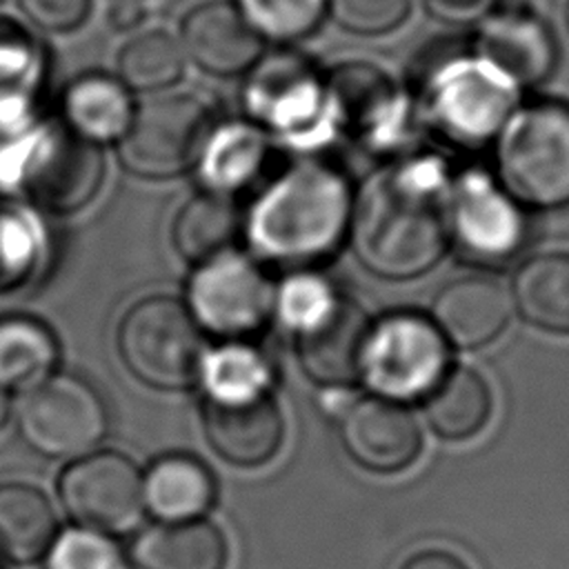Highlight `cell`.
I'll use <instances>...</instances> for the list:
<instances>
[{"mask_svg": "<svg viewBox=\"0 0 569 569\" xmlns=\"http://www.w3.org/2000/svg\"><path fill=\"white\" fill-rule=\"evenodd\" d=\"M567 27H569V7H567Z\"/></svg>", "mask_w": 569, "mask_h": 569, "instance_id": "obj_42", "label": "cell"}, {"mask_svg": "<svg viewBox=\"0 0 569 569\" xmlns=\"http://www.w3.org/2000/svg\"><path fill=\"white\" fill-rule=\"evenodd\" d=\"M216 496V476L189 453H164L142 473V505L158 522L204 518Z\"/></svg>", "mask_w": 569, "mask_h": 569, "instance_id": "obj_22", "label": "cell"}, {"mask_svg": "<svg viewBox=\"0 0 569 569\" xmlns=\"http://www.w3.org/2000/svg\"><path fill=\"white\" fill-rule=\"evenodd\" d=\"M491 409L493 398L487 380L469 367H447L422 402L427 425L445 440L478 436L489 422Z\"/></svg>", "mask_w": 569, "mask_h": 569, "instance_id": "obj_25", "label": "cell"}, {"mask_svg": "<svg viewBox=\"0 0 569 569\" xmlns=\"http://www.w3.org/2000/svg\"><path fill=\"white\" fill-rule=\"evenodd\" d=\"M493 144V176L518 204L531 209L569 204V102L558 98L520 102Z\"/></svg>", "mask_w": 569, "mask_h": 569, "instance_id": "obj_5", "label": "cell"}, {"mask_svg": "<svg viewBox=\"0 0 569 569\" xmlns=\"http://www.w3.org/2000/svg\"><path fill=\"white\" fill-rule=\"evenodd\" d=\"M9 413H11V400H9V391H4L0 387V429L4 427V422L9 420Z\"/></svg>", "mask_w": 569, "mask_h": 569, "instance_id": "obj_41", "label": "cell"}, {"mask_svg": "<svg viewBox=\"0 0 569 569\" xmlns=\"http://www.w3.org/2000/svg\"><path fill=\"white\" fill-rule=\"evenodd\" d=\"M124 367L156 389H184L198 380L202 331L178 298L158 293L133 302L118 325Z\"/></svg>", "mask_w": 569, "mask_h": 569, "instance_id": "obj_7", "label": "cell"}, {"mask_svg": "<svg viewBox=\"0 0 569 569\" xmlns=\"http://www.w3.org/2000/svg\"><path fill=\"white\" fill-rule=\"evenodd\" d=\"M269 136L247 118L211 124L196 169L204 191L231 196L251 187L271 156Z\"/></svg>", "mask_w": 569, "mask_h": 569, "instance_id": "obj_21", "label": "cell"}, {"mask_svg": "<svg viewBox=\"0 0 569 569\" xmlns=\"http://www.w3.org/2000/svg\"><path fill=\"white\" fill-rule=\"evenodd\" d=\"M44 569H127L118 542L89 527L58 531L44 553Z\"/></svg>", "mask_w": 569, "mask_h": 569, "instance_id": "obj_33", "label": "cell"}, {"mask_svg": "<svg viewBox=\"0 0 569 569\" xmlns=\"http://www.w3.org/2000/svg\"><path fill=\"white\" fill-rule=\"evenodd\" d=\"M242 107L271 142L300 156L340 140L327 73L289 47L264 51L244 73Z\"/></svg>", "mask_w": 569, "mask_h": 569, "instance_id": "obj_4", "label": "cell"}, {"mask_svg": "<svg viewBox=\"0 0 569 569\" xmlns=\"http://www.w3.org/2000/svg\"><path fill=\"white\" fill-rule=\"evenodd\" d=\"M133 111L129 89L107 73H84L62 96L64 124L96 144L118 142Z\"/></svg>", "mask_w": 569, "mask_h": 569, "instance_id": "obj_27", "label": "cell"}, {"mask_svg": "<svg viewBox=\"0 0 569 569\" xmlns=\"http://www.w3.org/2000/svg\"><path fill=\"white\" fill-rule=\"evenodd\" d=\"M204 436L229 465L256 469L282 447L284 418L269 391L238 400H204Z\"/></svg>", "mask_w": 569, "mask_h": 569, "instance_id": "obj_18", "label": "cell"}, {"mask_svg": "<svg viewBox=\"0 0 569 569\" xmlns=\"http://www.w3.org/2000/svg\"><path fill=\"white\" fill-rule=\"evenodd\" d=\"M413 96L425 129L460 149L491 144L522 102V89L473 49L429 62Z\"/></svg>", "mask_w": 569, "mask_h": 569, "instance_id": "obj_3", "label": "cell"}, {"mask_svg": "<svg viewBox=\"0 0 569 569\" xmlns=\"http://www.w3.org/2000/svg\"><path fill=\"white\" fill-rule=\"evenodd\" d=\"M242 229L244 216L231 196L200 191L178 209L171 224V242L180 258L202 264L233 251Z\"/></svg>", "mask_w": 569, "mask_h": 569, "instance_id": "obj_24", "label": "cell"}, {"mask_svg": "<svg viewBox=\"0 0 569 569\" xmlns=\"http://www.w3.org/2000/svg\"><path fill=\"white\" fill-rule=\"evenodd\" d=\"M60 345L49 325L33 316L0 318V387L27 391L56 373Z\"/></svg>", "mask_w": 569, "mask_h": 569, "instance_id": "obj_29", "label": "cell"}, {"mask_svg": "<svg viewBox=\"0 0 569 569\" xmlns=\"http://www.w3.org/2000/svg\"><path fill=\"white\" fill-rule=\"evenodd\" d=\"M22 440L47 458L76 460L98 449L109 429L102 396L80 376L53 373L16 405Z\"/></svg>", "mask_w": 569, "mask_h": 569, "instance_id": "obj_8", "label": "cell"}, {"mask_svg": "<svg viewBox=\"0 0 569 569\" xmlns=\"http://www.w3.org/2000/svg\"><path fill=\"white\" fill-rule=\"evenodd\" d=\"M22 16L47 33H69L91 13V0H16Z\"/></svg>", "mask_w": 569, "mask_h": 569, "instance_id": "obj_37", "label": "cell"}, {"mask_svg": "<svg viewBox=\"0 0 569 569\" xmlns=\"http://www.w3.org/2000/svg\"><path fill=\"white\" fill-rule=\"evenodd\" d=\"M411 11V0H327V16L356 36H385L398 29Z\"/></svg>", "mask_w": 569, "mask_h": 569, "instance_id": "obj_35", "label": "cell"}, {"mask_svg": "<svg viewBox=\"0 0 569 569\" xmlns=\"http://www.w3.org/2000/svg\"><path fill=\"white\" fill-rule=\"evenodd\" d=\"M449 244L480 267H500L527 240V218L500 180L482 167L453 171L447 207Z\"/></svg>", "mask_w": 569, "mask_h": 569, "instance_id": "obj_10", "label": "cell"}, {"mask_svg": "<svg viewBox=\"0 0 569 569\" xmlns=\"http://www.w3.org/2000/svg\"><path fill=\"white\" fill-rule=\"evenodd\" d=\"M340 138L376 158L418 151L425 122L413 91L367 60H347L327 71Z\"/></svg>", "mask_w": 569, "mask_h": 569, "instance_id": "obj_6", "label": "cell"}, {"mask_svg": "<svg viewBox=\"0 0 569 569\" xmlns=\"http://www.w3.org/2000/svg\"><path fill=\"white\" fill-rule=\"evenodd\" d=\"M58 536L56 511L42 489L27 482L0 485V558L29 565Z\"/></svg>", "mask_w": 569, "mask_h": 569, "instance_id": "obj_28", "label": "cell"}, {"mask_svg": "<svg viewBox=\"0 0 569 569\" xmlns=\"http://www.w3.org/2000/svg\"><path fill=\"white\" fill-rule=\"evenodd\" d=\"M64 511L80 525L109 536L131 531L142 513V471L113 449L69 460L58 480Z\"/></svg>", "mask_w": 569, "mask_h": 569, "instance_id": "obj_14", "label": "cell"}, {"mask_svg": "<svg viewBox=\"0 0 569 569\" xmlns=\"http://www.w3.org/2000/svg\"><path fill=\"white\" fill-rule=\"evenodd\" d=\"M138 569H224L229 545L207 518L144 527L129 551Z\"/></svg>", "mask_w": 569, "mask_h": 569, "instance_id": "obj_23", "label": "cell"}, {"mask_svg": "<svg viewBox=\"0 0 569 569\" xmlns=\"http://www.w3.org/2000/svg\"><path fill=\"white\" fill-rule=\"evenodd\" d=\"M336 293L338 291L311 269L293 271L276 291V307L289 327L300 329L318 316Z\"/></svg>", "mask_w": 569, "mask_h": 569, "instance_id": "obj_36", "label": "cell"}, {"mask_svg": "<svg viewBox=\"0 0 569 569\" xmlns=\"http://www.w3.org/2000/svg\"><path fill=\"white\" fill-rule=\"evenodd\" d=\"M513 305L527 325L569 336V251L525 260L513 276Z\"/></svg>", "mask_w": 569, "mask_h": 569, "instance_id": "obj_26", "label": "cell"}, {"mask_svg": "<svg viewBox=\"0 0 569 569\" xmlns=\"http://www.w3.org/2000/svg\"><path fill=\"white\" fill-rule=\"evenodd\" d=\"M104 153L100 144L67 124L40 131L18 164L16 187L38 209L69 216L84 209L102 189Z\"/></svg>", "mask_w": 569, "mask_h": 569, "instance_id": "obj_12", "label": "cell"}, {"mask_svg": "<svg viewBox=\"0 0 569 569\" xmlns=\"http://www.w3.org/2000/svg\"><path fill=\"white\" fill-rule=\"evenodd\" d=\"M453 169L436 151L385 160L353 191L349 240L356 260L385 280L427 273L449 247Z\"/></svg>", "mask_w": 569, "mask_h": 569, "instance_id": "obj_1", "label": "cell"}, {"mask_svg": "<svg viewBox=\"0 0 569 569\" xmlns=\"http://www.w3.org/2000/svg\"><path fill=\"white\" fill-rule=\"evenodd\" d=\"M429 16L447 24H471L480 22L498 0H422Z\"/></svg>", "mask_w": 569, "mask_h": 569, "instance_id": "obj_38", "label": "cell"}, {"mask_svg": "<svg viewBox=\"0 0 569 569\" xmlns=\"http://www.w3.org/2000/svg\"><path fill=\"white\" fill-rule=\"evenodd\" d=\"M373 322L345 293L296 329V353L305 376L320 387H347L360 378L362 358Z\"/></svg>", "mask_w": 569, "mask_h": 569, "instance_id": "obj_17", "label": "cell"}, {"mask_svg": "<svg viewBox=\"0 0 569 569\" xmlns=\"http://www.w3.org/2000/svg\"><path fill=\"white\" fill-rule=\"evenodd\" d=\"M178 42L184 58L218 78L244 76L264 53L262 38L227 0H207L189 9L182 18Z\"/></svg>", "mask_w": 569, "mask_h": 569, "instance_id": "obj_19", "label": "cell"}, {"mask_svg": "<svg viewBox=\"0 0 569 569\" xmlns=\"http://www.w3.org/2000/svg\"><path fill=\"white\" fill-rule=\"evenodd\" d=\"M144 7L140 4V0H116L109 7L107 20L116 31H133L144 22Z\"/></svg>", "mask_w": 569, "mask_h": 569, "instance_id": "obj_40", "label": "cell"}, {"mask_svg": "<svg viewBox=\"0 0 569 569\" xmlns=\"http://www.w3.org/2000/svg\"><path fill=\"white\" fill-rule=\"evenodd\" d=\"M447 360V342L429 318L391 313L371 327L360 378L376 396L402 402L427 396Z\"/></svg>", "mask_w": 569, "mask_h": 569, "instance_id": "obj_13", "label": "cell"}, {"mask_svg": "<svg viewBox=\"0 0 569 569\" xmlns=\"http://www.w3.org/2000/svg\"><path fill=\"white\" fill-rule=\"evenodd\" d=\"M0 2H2V0H0Z\"/></svg>", "mask_w": 569, "mask_h": 569, "instance_id": "obj_43", "label": "cell"}, {"mask_svg": "<svg viewBox=\"0 0 569 569\" xmlns=\"http://www.w3.org/2000/svg\"><path fill=\"white\" fill-rule=\"evenodd\" d=\"M204 400H238L264 393L271 380L267 360L247 342H227L202 358Z\"/></svg>", "mask_w": 569, "mask_h": 569, "instance_id": "obj_31", "label": "cell"}, {"mask_svg": "<svg viewBox=\"0 0 569 569\" xmlns=\"http://www.w3.org/2000/svg\"><path fill=\"white\" fill-rule=\"evenodd\" d=\"M400 569H469L462 558L447 549H422L409 556Z\"/></svg>", "mask_w": 569, "mask_h": 569, "instance_id": "obj_39", "label": "cell"}, {"mask_svg": "<svg viewBox=\"0 0 569 569\" xmlns=\"http://www.w3.org/2000/svg\"><path fill=\"white\" fill-rule=\"evenodd\" d=\"M0 569H2V567H0Z\"/></svg>", "mask_w": 569, "mask_h": 569, "instance_id": "obj_44", "label": "cell"}, {"mask_svg": "<svg viewBox=\"0 0 569 569\" xmlns=\"http://www.w3.org/2000/svg\"><path fill=\"white\" fill-rule=\"evenodd\" d=\"M353 191L340 167L302 156L260 189L242 233L258 258L291 271L311 269L349 233Z\"/></svg>", "mask_w": 569, "mask_h": 569, "instance_id": "obj_2", "label": "cell"}, {"mask_svg": "<svg viewBox=\"0 0 569 569\" xmlns=\"http://www.w3.org/2000/svg\"><path fill=\"white\" fill-rule=\"evenodd\" d=\"M211 129L209 109L189 93H164L142 102L116 142L120 164L144 180H169L196 167Z\"/></svg>", "mask_w": 569, "mask_h": 569, "instance_id": "obj_9", "label": "cell"}, {"mask_svg": "<svg viewBox=\"0 0 569 569\" xmlns=\"http://www.w3.org/2000/svg\"><path fill=\"white\" fill-rule=\"evenodd\" d=\"M262 42L291 44L307 38L327 16V0H233Z\"/></svg>", "mask_w": 569, "mask_h": 569, "instance_id": "obj_32", "label": "cell"}, {"mask_svg": "<svg viewBox=\"0 0 569 569\" xmlns=\"http://www.w3.org/2000/svg\"><path fill=\"white\" fill-rule=\"evenodd\" d=\"M184 71V51L169 31L149 29L129 38L118 53V80L138 93L173 87Z\"/></svg>", "mask_w": 569, "mask_h": 569, "instance_id": "obj_30", "label": "cell"}, {"mask_svg": "<svg viewBox=\"0 0 569 569\" xmlns=\"http://www.w3.org/2000/svg\"><path fill=\"white\" fill-rule=\"evenodd\" d=\"M276 307V289L262 267L227 251L198 264L187 287V309L200 329L229 342L256 336Z\"/></svg>", "mask_w": 569, "mask_h": 569, "instance_id": "obj_11", "label": "cell"}, {"mask_svg": "<svg viewBox=\"0 0 569 569\" xmlns=\"http://www.w3.org/2000/svg\"><path fill=\"white\" fill-rule=\"evenodd\" d=\"M471 49L502 69L520 89L542 84L558 64V42L549 22L525 2L498 0L476 24Z\"/></svg>", "mask_w": 569, "mask_h": 569, "instance_id": "obj_16", "label": "cell"}, {"mask_svg": "<svg viewBox=\"0 0 569 569\" xmlns=\"http://www.w3.org/2000/svg\"><path fill=\"white\" fill-rule=\"evenodd\" d=\"M429 313L445 342L460 349H480L507 329L511 298L496 278L469 273L442 284Z\"/></svg>", "mask_w": 569, "mask_h": 569, "instance_id": "obj_20", "label": "cell"}, {"mask_svg": "<svg viewBox=\"0 0 569 569\" xmlns=\"http://www.w3.org/2000/svg\"><path fill=\"white\" fill-rule=\"evenodd\" d=\"M345 453L371 473H400L422 451V431L409 409L382 396H353L338 416Z\"/></svg>", "mask_w": 569, "mask_h": 569, "instance_id": "obj_15", "label": "cell"}, {"mask_svg": "<svg viewBox=\"0 0 569 569\" xmlns=\"http://www.w3.org/2000/svg\"><path fill=\"white\" fill-rule=\"evenodd\" d=\"M38 262V236L18 213L0 209V293L22 287Z\"/></svg>", "mask_w": 569, "mask_h": 569, "instance_id": "obj_34", "label": "cell"}]
</instances>
